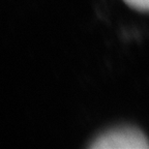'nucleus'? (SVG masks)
Returning <instances> with one entry per match:
<instances>
[{"instance_id": "nucleus-1", "label": "nucleus", "mask_w": 149, "mask_h": 149, "mask_svg": "<svg viewBox=\"0 0 149 149\" xmlns=\"http://www.w3.org/2000/svg\"><path fill=\"white\" fill-rule=\"evenodd\" d=\"M89 147L92 149H148L149 141L138 128L121 126L100 135Z\"/></svg>"}, {"instance_id": "nucleus-2", "label": "nucleus", "mask_w": 149, "mask_h": 149, "mask_svg": "<svg viewBox=\"0 0 149 149\" xmlns=\"http://www.w3.org/2000/svg\"><path fill=\"white\" fill-rule=\"evenodd\" d=\"M130 7L140 12H149V0H123Z\"/></svg>"}]
</instances>
